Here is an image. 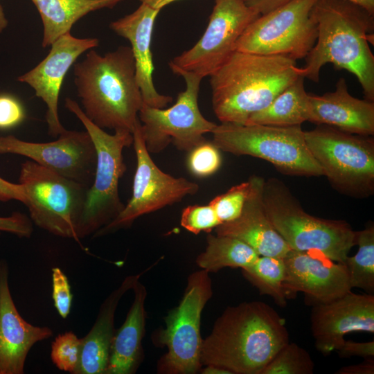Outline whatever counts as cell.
<instances>
[{
  "instance_id": "cell-1",
  "label": "cell",
  "mask_w": 374,
  "mask_h": 374,
  "mask_svg": "<svg viewBox=\"0 0 374 374\" xmlns=\"http://www.w3.org/2000/svg\"><path fill=\"white\" fill-rule=\"evenodd\" d=\"M285 319L261 301L229 306L202 341V366L217 365L233 374H261L289 342Z\"/></svg>"
},
{
  "instance_id": "cell-2",
  "label": "cell",
  "mask_w": 374,
  "mask_h": 374,
  "mask_svg": "<svg viewBox=\"0 0 374 374\" xmlns=\"http://www.w3.org/2000/svg\"><path fill=\"white\" fill-rule=\"evenodd\" d=\"M312 15L317 24V38L299 68L300 75L319 80L321 68L330 63L357 78L364 98L374 101V15L344 0H317Z\"/></svg>"
},
{
  "instance_id": "cell-3",
  "label": "cell",
  "mask_w": 374,
  "mask_h": 374,
  "mask_svg": "<svg viewBox=\"0 0 374 374\" xmlns=\"http://www.w3.org/2000/svg\"><path fill=\"white\" fill-rule=\"evenodd\" d=\"M296 61L285 55L235 51L210 75L218 120L245 125L300 76Z\"/></svg>"
},
{
  "instance_id": "cell-4",
  "label": "cell",
  "mask_w": 374,
  "mask_h": 374,
  "mask_svg": "<svg viewBox=\"0 0 374 374\" xmlns=\"http://www.w3.org/2000/svg\"><path fill=\"white\" fill-rule=\"evenodd\" d=\"M74 64V83L86 116L102 129L132 133L143 100L131 46L104 55L90 49Z\"/></svg>"
},
{
  "instance_id": "cell-5",
  "label": "cell",
  "mask_w": 374,
  "mask_h": 374,
  "mask_svg": "<svg viewBox=\"0 0 374 374\" xmlns=\"http://www.w3.org/2000/svg\"><path fill=\"white\" fill-rule=\"evenodd\" d=\"M263 200L271 224L292 250L318 251L344 263L355 245L356 231L348 223L308 214L278 179L265 181Z\"/></svg>"
},
{
  "instance_id": "cell-6",
  "label": "cell",
  "mask_w": 374,
  "mask_h": 374,
  "mask_svg": "<svg viewBox=\"0 0 374 374\" xmlns=\"http://www.w3.org/2000/svg\"><path fill=\"white\" fill-rule=\"evenodd\" d=\"M66 108L75 114L91 136L96 152L93 182L88 189L78 230L79 239L95 234L114 220L124 208L118 183L126 171L123 151L133 143L132 133L116 130L109 134L92 123L76 101L66 98Z\"/></svg>"
},
{
  "instance_id": "cell-7",
  "label": "cell",
  "mask_w": 374,
  "mask_h": 374,
  "mask_svg": "<svg viewBox=\"0 0 374 374\" xmlns=\"http://www.w3.org/2000/svg\"><path fill=\"white\" fill-rule=\"evenodd\" d=\"M211 133V141L220 150L266 160L291 176H323L308 148L301 125L221 123Z\"/></svg>"
},
{
  "instance_id": "cell-8",
  "label": "cell",
  "mask_w": 374,
  "mask_h": 374,
  "mask_svg": "<svg viewBox=\"0 0 374 374\" xmlns=\"http://www.w3.org/2000/svg\"><path fill=\"white\" fill-rule=\"evenodd\" d=\"M306 145L332 186L365 197L374 191V141L326 125L304 131Z\"/></svg>"
},
{
  "instance_id": "cell-9",
  "label": "cell",
  "mask_w": 374,
  "mask_h": 374,
  "mask_svg": "<svg viewBox=\"0 0 374 374\" xmlns=\"http://www.w3.org/2000/svg\"><path fill=\"white\" fill-rule=\"evenodd\" d=\"M30 217L38 227L62 238L80 241L78 230L89 187L59 175L34 162L21 164Z\"/></svg>"
},
{
  "instance_id": "cell-10",
  "label": "cell",
  "mask_w": 374,
  "mask_h": 374,
  "mask_svg": "<svg viewBox=\"0 0 374 374\" xmlns=\"http://www.w3.org/2000/svg\"><path fill=\"white\" fill-rule=\"evenodd\" d=\"M212 294L207 271L202 269L189 275L180 303L166 317V328L156 333V343L168 349L159 362V373L194 374L199 371L203 341L201 315Z\"/></svg>"
},
{
  "instance_id": "cell-11",
  "label": "cell",
  "mask_w": 374,
  "mask_h": 374,
  "mask_svg": "<svg viewBox=\"0 0 374 374\" xmlns=\"http://www.w3.org/2000/svg\"><path fill=\"white\" fill-rule=\"evenodd\" d=\"M317 0H292L260 15L244 30L235 51L305 58L315 44L317 24L312 8Z\"/></svg>"
},
{
  "instance_id": "cell-12",
  "label": "cell",
  "mask_w": 374,
  "mask_h": 374,
  "mask_svg": "<svg viewBox=\"0 0 374 374\" xmlns=\"http://www.w3.org/2000/svg\"><path fill=\"white\" fill-rule=\"evenodd\" d=\"M186 89L180 92L176 103L169 108H156L143 103L139 112L141 132L150 153L157 154L172 143L178 150L189 152L205 141L204 135L217 124L207 120L198 106L199 84L202 78L184 71Z\"/></svg>"
},
{
  "instance_id": "cell-13",
  "label": "cell",
  "mask_w": 374,
  "mask_h": 374,
  "mask_svg": "<svg viewBox=\"0 0 374 374\" xmlns=\"http://www.w3.org/2000/svg\"><path fill=\"white\" fill-rule=\"evenodd\" d=\"M208 26L199 40L175 57L169 66L173 73L184 71L201 78L211 75L235 51L247 27L260 15L244 0H214Z\"/></svg>"
},
{
  "instance_id": "cell-14",
  "label": "cell",
  "mask_w": 374,
  "mask_h": 374,
  "mask_svg": "<svg viewBox=\"0 0 374 374\" xmlns=\"http://www.w3.org/2000/svg\"><path fill=\"white\" fill-rule=\"evenodd\" d=\"M132 135L136 168L132 197L117 217L94 236L127 227L139 217L177 203L199 190L197 184L184 177H175L157 167L146 148L139 118Z\"/></svg>"
},
{
  "instance_id": "cell-15",
  "label": "cell",
  "mask_w": 374,
  "mask_h": 374,
  "mask_svg": "<svg viewBox=\"0 0 374 374\" xmlns=\"http://www.w3.org/2000/svg\"><path fill=\"white\" fill-rule=\"evenodd\" d=\"M24 156L41 166L88 187L96 165V152L87 131L65 130L51 142L34 143L15 136H0V154Z\"/></svg>"
},
{
  "instance_id": "cell-16",
  "label": "cell",
  "mask_w": 374,
  "mask_h": 374,
  "mask_svg": "<svg viewBox=\"0 0 374 374\" xmlns=\"http://www.w3.org/2000/svg\"><path fill=\"white\" fill-rule=\"evenodd\" d=\"M310 328L316 349L324 355L338 350L348 333H373L374 296L350 291L330 301L314 303Z\"/></svg>"
},
{
  "instance_id": "cell-17",
  "label": "cell",
  "mask_w": 374,
  "mask_h": 374,
  "mask_svg": "<svg viewBox=\"0 0 374 374\" xmlns=\"http://www.w3.org/2000/svg\"><path fill=\"white\" fill-rule=\"evenodd\" d=\"M98 44L97 38H77L68 32L51 45L48 54L42 61L18 78V81L31 87L36 96L45 103L50 135L57 136L66 130L60 121L58 100L68 70L82 53Z\"/></svg>"
},
{
  "instance_id": "cell-18",
  "label": "cell",
  "mask_w": 374,
  "mask_h": 374,
  "mask_svg": "<svg viewBox=\"0 0 374 374\" xmlns=\"http://www.w3.org/2000/svg\"><path fill=\"white\" fill-rule=\"evenodd\" d=\"M288 297L298 292L314 303L330 301L351 291L345 265L315 250H291L283 258Z\"/></svg>"
},
{
  "instance_id": "cell-19",
  "label": "cell",
  "mask_w": 374,
  "mask_h": 374,
  "mask_svg": "<svg viewBox=\"0 0 374 374\" xmlns=\"http://www.w3.org/2000/svg\"><path fill=\"white\" fill-rule=\"evenodd\" d=\"M8 273L7 263L0 261V374H22L33 346L48 339L53 332L21 317L11 296Z\"/></svg>"
},
{
  "instance_id": "cell-20",
  "label": "cell",
  "mask_w": 374,
  "mask_h": 374,
  "mask_svg": "<svg viewBox=\"0 0 374 374\" xmlns=\"http://www.w3.org/2000/svg\"><path fill=\"white\" fill-rule=\"evenodd\" d=\"M251 188L240 215L219 224L217 235L236 238L250 246L259 256L284 258L292 250L271 224L265 208V179L253 175Z\"/></svg>"
},
{
  "instance_id": "cell-21",
  "label": "cell",
  "mask_w": 374,
  "mask_h": 374,
  "mask_svg": "<svg viewBox=\"0 0 374 374\" xmlns=\"http://www.w3.org/2000/svg\"><path fill=\"white\" fill-rule=\"evenodd\" d=\"M160 10L141 3L131 14L110 24V28L131 44L136 78L143 103L150 107L164 108L172 98L159 93L153 83L154 64L151 51V39L154 21Z\"/></svg>"
},
{
  "instance_id": "cell-22",
  "label": "cell",
  "mask_w": 374,
  "mask_h": 374,
  "mask_svg": "<svg viewBox=\"0 0 374 374\" xmlns=\"http://www.w3.org/2000/svg\"><path fill=\"white\" fill-rule=\"evenodd\" d=\"M362 136L374 134V103L353 96L345 78H341L334 91L321 96L309 93L308 121Z\"/></svg>"
},
{
  "instance_id": "cell-23",
  "label": "cell",
  "mask_w": 374,
  "mask_h": 374,
  "mask_svg": "<svg viewBox=\"0 0 374 374\" xmlns=\"http://www.w3.org/2000/svg\"><path fill=\"white\" fill-rule=\"evenodd\" d=\"M141 274L126 277L103 303L89 332L82 338L78 366L74 374H105L114 335V317L118 304L139 279Z\"/></svg>"
},
{
  "instance_id": "cell-24",
  "label": "cell",
  "mask_w": 374,
  "mask_h": 374,
  "mask_svg": "<svg viewBox=\"0 0 374 374\" xmlns=\"http://www.w3.org/2000/svg\"><path fill=\"white\" fill-rule=\"evenodd\" d=\"M132 290L134 301L124 323L114 332L105 374L134 373L140 362L141 341L145 332L147 291L139 280Z\"/></svg>"
},
{
  "instance_id": "cell-25",
  "label": "cell",
  "mask_w": 374,
  "mask_h": 374,
  "mask_svg": "<svg viewBox=\"0 0 374 374\" xmlns=\"http://www.w3.org/2000/svg\"><path fill=\"white\" fill-rule=\"evenodd\" d=\"M43 24L42 47L51 46L90 12L112 8L123 0H31Z\"/></svg>"
},
{
  "instance_id": "cell-26",
  "label": "cell",
  "mask_w": 374,
  "mask_h": 374,
  "mask_svg": "<svg viewBox=\"0 0 374 374\" xmlns=\"http://www.w3.org/2000/svg\"><path fill=\"white\" fill-rule=\"evenodd\" d=\"M300 75L281 91L265 108L252 114L245 125L280 127L301 125L308 121L309 93Z\"/></svg>"
},
{
  "instance_id": "cell-27",
  "label": "cell",
  "mask_w": 374,
  "mask_h": 374,
  "mask_svg": "<svg viewBox=\"0 0 374 374\" xmlns=\"http://www.w3.org/2000/svg\"><path fill=\"white\" fill-rule=\"evenodd\" d=\"M206 242V249L197 257L196 263L208 273L224 267L244 269L259 256L250 246L234 237L208 234Z\"/></svg>"
},
{
  "instance_id": "cell-28",
  "label": "cell",
  "mask_w": 374,
  "mask_h": 374,
  "mask_svg": "<svg viewBox=\"0 0 374 374\" xmlns=\"http://www.w3.org/2000/svg\"><path fill=\"white\" fill-rule=\"evenodd\" d=\"M243 276L261 295H268L280 307L287 305L288 295L285 287L286 275L283 258L259 256L249 266L242 269Z\"/></svg>"
},
{
  "instance_id": "cell-29",
  "label": "cell",
  "mask_w": 374,
  "mask_h": 374,
  "mask_svg": "<svg viewBox=\"0 0 374 374\" xmlns=\"http://www.w3.org/2000/svg\"><path fill=\"white\" fill-rule=\"evenodd\" d=\"M357 253L346 258L345 265L350 287L365 290L369 294L374 292V226L371 225L360 231H356Z\"/></svg>"
},
{
  "instance_id": "cell-30",
  "label": "cell",
  "mask_w": 374,
  "mask_h": 374,
  "mask_svg": "<svg viewBox=\"0 0 374 374\" xmlns=\"http://www.w3.org/2000/svg\"><path fill=\"white\" fill-rule=\"evenodd\" d=\"M314 363L309 353L294 342H287L264 368L261 374H312Z\"/></svg>"
},
{
  "instance_id": "cell-31",
  "label": "cell",
  "mask_w": 374,
  "mask_h": 374,
  "mask_svg": "<svg viewBox=\"0 0 374 374\" xmlns=\"http://www.w3.org/2000/svg\"><path fill=\"white\" fill-rule=\"evenodd\" d=\"M82 338L71 331L59 335L51 345V358L60 370L74 374L78 366Z\"/></svg>"
},
{
  "instance_id": "cell-32",
  "label": "cell",
  "mask_w": 374,
  "mask_h": 374,
  "mask_svg": "<svg viewBox=\"0 0 374 374\" xmlns=\"http://www.w3.org/2000/svg\"><path fill=\"white\" fill-rule=\"evenodd\" d=\"M251 188L249 179L231 187L226 193L214 197L213 207L221 224L236 219L241 213Z\"/></svg>"
},
{
  "instance_id": "cell-33",
  "label": "cell",
  "mask_w": 374,
  "mask_h": 374,
  "mask_svg": "<svg viewBox=\"0 0 374 374\" xmlns=\"http://www.w3.org/2000/svg\"><path fill=\"white\" fill-rule=\"evenodd\" d=\"M220 150L212 141L206 140L190 151L187 159L189 171L198 177L214 174L221 166Z\"/></svg>"
},
{
  "instance_id": "cell-34",
  "label": "cell",
  "mask_w": 374,
  "mask_h": 374,
  "mask_svg": "<svg viewBox=\"0 0 374 374\" xmlns=\"http://www.w3.org/2000/svg\"><path fill=\"white\" fill-rule=\"evenodd\" d=\"M181 225L194 234L202 231L207 233L221 224L213 207L208 205H190L182 211Z\"/></svg>"
},
{
  "instance_id": "cell-35",
  "label": "cell",
  "mask_w": 374,
  "mask_h": 374,
  "mask_svg": "<svg viewBox=\"0 0 374 374\" xmlns=\"http://www.w3.org/2000/svg\"><path fill=\"white\" fill-rule=\"evenodd\" d=\"M52 298L60 316L66 318L71 311L73 296L67 276L58 267L52 268Z\"/></svg>"
},
{
  "instance_id": "cell-36",
  "label": "cell",
  "mask_w": 374,
  "mask_h": 374,
  "mask_svg": "<svg viewBox=\"0 0 374 374\" xmlns=\"http://www.w3.org/2000/svg\"><path fill=\"white\" fill-rule=\"evenodd\" d=\"M25 117L24 107L17 98L7 93L0 94V129L15 127Z\"/></svg>"
},
{
  "instance_id": "cell-37",
  "label": "cell",
  "mask_w": 374,
  "mask_h": 374,
  "mask_svg": "<svg viewBox=\"0 0 374 374\" xmlns=\"http://www.w3.org/2000/svg\"><path fill=\"white\" fill-rule=\"evenodd\" d=\"M33 231L31 220L23 213L15 212L8 217H0V233L8 232L21 238H29Z\"/></svg>"
},
{
  "instance_id": "cell-38",
  "label": "cell",
  "mask_w": 374,
  "mask_h": 374,
  "mask_svg": "<svg viewBox=\"0 0 374 374\" xmlns=\"http://www.w3.org/2000/svg\"><path fill=\"white\" fill-rule=\"evenodd\" d=\"M342 358L362 357L365 359L373 358L374 341L356 342L350 340L344 341L341 348L337 350Z\"/></svg>"
},
{
  "instance_id": "cell-39",
  "label": "cell",
  "mask_w": 374,
  "mask_h": 374,
  "mask_svg": "<svg viewBox=\"0 0 374 374\" xmlns=\"http://www.w3.org/2000/svg\"><path fill=\"white\" fill-rule=\"evenodd\" d=\"M17 200L25 204L26 196L21 184H13L0 177V201Z\"/></svg>"
},
{
  "instance_id": "cell-40",
  "label": "cell",
  "mask_w": 374,
  "mask_h": 374,
  "mask_svg": "<svg viewBox=\"0 0 374 374\" xmlns=\"http://www.w3.org/2000/svg\"><path fill=\"white\" fill-rule=\"evenodd\" d=\"M292 0H244L245 3L260 15H265Z\"/></svg>"
},
{
  "instance_id": "cell-41",
  "label": "cell",
  "mask_w": 374,
  "mask_h": 374,
  "mask_svg": "<svg viewBox=\"0 0 374 374\" xmlns=\"http://www.w3.org/2000/svg\"><path fill=\"white\" fill-rule=\"evenodd\" d=\"M364 362L348 365L340 368L335 373L337 374H373V358L366 359Z\"/></svg>"
},
{
  "instance_id": "cell-42",
  "label": "cell",
  "mask_w": 374,
  "mask_h": 374,
  "mask_svg": "<svg viewBox=\"0 0 374 374\" xmlns=\"http://www.w3.org/2000/svg\"><path fill=\"white\" fill-rule=\"evenodd\" d=\"M202 371L204 374H233L226 368L213 364L206 365Z\"/></svg>"
},
{
  "instance_id": "cell-43",
  "label": "cell",
  "mask_w": 374,
  "mask_h": 374,
  "mask_svg": "<svg viewBox=\"0 0 374 374\" xmlns=\"http://www.w3.org/2000/svg\"><path fill=\"white\" fill-rule=\"evenodd\" d=\"M356 4L374 15V0H344Z\"/></svg>"
},
{
  "instance_id": "cell-44",
  "label": "cell",
  "mask_w": 374,
  "mask_h": 374,
  "mask_svg": "<svg viewBox=\"0 0 374 374\" xmlns=\"http://www.w3.org/2000/svg\"><path fill=\"white\" fill-rule=\"evenodd\" d=\"M141 3H146L150 7L160 10L166 6L178 0H140Z\"/></svg>"
},
{
  "instance_id": "cell-45",
  "label": "cell",
  "mask_w": 374,
  "mask_h": 374,
  "mask_svg": "<svg viewBox=\"0 0 374 374\" xmlns=\"http://www.w3.org/2000/svg\"><path fill=\"white\" fill-rule=\"evenodd\" d=\"M8 21L5 17L3 7L0 4V33L7 26Z\"/></svg>"
}]
</instances>
